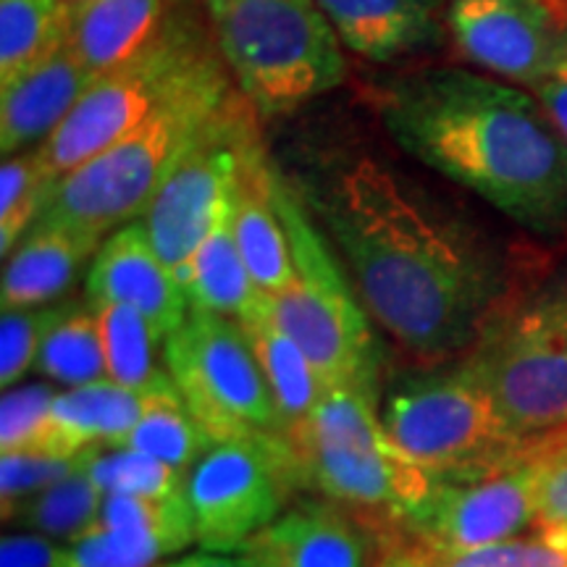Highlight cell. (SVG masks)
<instances>
[{
	"label": "cell",
	"mask_w": 567,
	"mask_h": 567,
	"mask_svg": "<svg viewBox=\"0 0 567 567\" xmlns=\"http://www.w3.org/2000/svg\"><path fill=\"white\" fill-rule=\"evenodd\" d=\"M310 205L371 321L425 365L463 358L517 284L484 229L373 155L331 172Z\"/></svg>",
	"instance_id": "cell-1"
},
{
	"label": "cell",
	"mask_w": 567,
	"mask_h": 567,
	"mask_svg": "<svg viewBox=\"0 0 567 567\" xmlns=\"http://www.w3.org/2000/svg\"><path fill=\"white\" fill-rule=\"evenodd\" d=\"M379 116L402 151L509 221L542 239L567 234V140L530 90L431 66L389 80Z\"/></svg>",
	"instance_id": "cell-2"
},
{
	"label": "cell",
	"mask_w": 567,
	"mask_h": 567,
	"mask_svg": "<svg viewBox=\"0 0 567 567\" xmlns=\"http://www.w3.org/2000/svg\"><path fill=\"white\" fill-rule=\"evenodd\" d=\"M234 90L237 84L221 55H210L137 130L63 176L38 224L69 226L105 239L140 221L189 142Z\"/></svg>",
	"instance_id": "cell-3"
},
{
	"label": "cell",
	"mask_w": 567,
	"mask_h": 567,
	"mask_svg": "<svg viewBox=\"0 0 567 567\" xmlns=\"http://www.w3.org/2000/svg\"><path fill=\"white\" fill-rule=\"evenodd\" d=\"M284 439L300 463L305 492L347 505L384 530H394L436 481L389 439L381 384L329 386Z\"/></svg>",
	"instance_id": "cell-4"
},
{
	"label": "cell",
	"mask_w": 567,
	"mask_h": 567,
	"mask_svg": "<svg viewBox=\"0 0 567 567\" xmlns=\"http://www.w3.org/2000/svg\"><path fill=\"white\" fill-rule=\"evenodd\" d=\"M460 360L515 439L567 429V264L517 281Z\"/></svg>",
	"instance_id": "cell-5"
},
{
	"label": "cell",
	"mask_w": 567,
	"mask_h": 567,
	"mask_svg": "<svg viewBox=\"0 0 567 567\" xmlns=\"http://www.w3.org/2000/svg\"><path fill=\"white\" fill-rule=\"evenodd\" d=\"M205 24L260 118L287 116L347 76L342 40L318 0H203Z\"/></svg>",
	"instance_id": "cell-6"
},
{
	"label": "cell",
	"mask_w": 567,
	"mask_h": 567,
	"mask_svg": "<svg viewBox=\"0 0 567 567\" xmlns=\"http://www.w3.org/2000/svg\"><path fill=\"white\" fill-rule=\"evenodd\" d=\"M381 423L413 463L442 481L528 463L526 442L509 434L460 358L396 375L381 396Z\"/></svg>",
	"instance_id": "cell-7"
},
{
	"label": "cell",
	"mask_w": 567,
	"mask_h": 567,
	"mask_svg": "<svg viewBox=\"0 0 567 567\" xmlns=\"http://www.w3.org/2000/svg\"><path fill=\"white\" fill-rule=\"evenodd\" d=\"M274 200L287 226L297 279L271 297L274 321L300 344L323 386L381 384V352L365 308L305 200L274 168Z\"/></svg>",
	"instance_id": "cell-8"
},
{
	"label": "cell",
	"mask_w": 567,
	"mask_h": 567,
	"mask_svg": "<svg viewBox=\"0 0 567 567\" xmlns=\"http://www.w3.org/2000/svg\"><path fill=\"white\" fill-rule=\"evenodd\" d=\"M216 53L208 24L176 9L151 45L90 84L66 122L40 145L42 158L63 179L137 130Z\"/></svg>",
	"instance_id": "cell-9"
},
{
	"label": "cell",
	"mask_w": 567,
	"mask_h": 567,
	"mask_svg": "<svg viewBox=\"0 0 567 567\" xmlns=\"http://www.w3.org/2000/svg\"><path fill=\"white\" fill-rule=\"evenodd\" d=\"M258 111L234 90L216 116L197 132L187 151L163 179L151 205L140 216L176 281H184L197 247L229 210L239 176L252 155L264 151Z\"/></svg>",
	"instance_id": "cell-10"
},
{
	"label": "cell",
	"mask_w": 567,
	"mask_h": 567,
	"mask_svg": "<svg viewBox=\"0 0 567 567\" xmlns=\"http://www.w3.org/2000/svg\"><path fill=\"white\" fill-rule=\"evenodd\" d=\"M163 360L184 405L213 444L284 436L274 394L239 321L189 310L163 342Z\"/></svg>",
	"instance_id": "cell-11"
},
{
	"label": "cell",
	"mask_w": 567,
	"mask_h": 567,
	"mask_svg": "<svg viewBox=\"0 0 567 567\" xmlns=\"http://www.w3.org/2000/svg\"><path fill=\"white\" fill-rule=\"evenodd\" d=\"M302 492L300 463L284 436L213 444L187 478L195 544L203 551L237 555Z\"/></svg>",
	"instance_id": "cell-12"
},
{
	"label": "cell",
	"mask_w": 567,
	"mask_h": 567,
	"mask_svg": "<svg viewBox=\"0 0 567 567\" xmlns=\"http://www.w3.org/2000/svg\"><path fill=\"white\" fill-rule=\"evenodd\" d=\"M536 530V463L478 478H436L431 492L396 520L394 534L431 557L473 551Z\"/></svg>",
	"instance_id": "cell-13"
},
{
	"label": "cell",
	"mask_w": 567,
	"mask_h": 567,
	"mask_svg": "<svg viewBox=\"0 0 567 567\" xmlns=\"http://www.w3.org/2000/svg\"><path fill=\"white\" fill-rule=\"evenodd\" d=\"M567 32L551 0H450L446 34L467 63L534 90L555 66Z\"/></svg>",
	"instance_id": "cell-14"
},
{
	"label": "cell",
	"mask_w": 567,
	"mask_h": 567,
	"mask_svg": "<svg viewBox=\"0 0 567 567\" xmlns=\"http://www.w3.org/2000/svg\"><path fill=\"white\" fill-rule=\"evenodd\" d=\"M389 547L384 528L326 496H297L237 555L252 567H375Z\"/></svg>",
	"instance_id": "cell-15"
},
{
	"label": "cell",
	"mask_w": 567,
	"mask_h": 567,
	"mask_svg": "<svg viewBox=\"0 0 567 567\" xmlns=\"http://www.w3.org/2000/svg\"><path fill=\"white\" fill-rule=\"evenodd\" d=\"M87 300L116 302L137 310L166 342L189 316L182 284L168 271L140 221L126 224L103 239L87 271Z\"/></svg>",
	"instance_id": "cell-16"
},
{
	"label": "cell",
	"mask_w": 567,
	"mask_h": 567,
	"mask_svg": "<svg viewBox=\"0 0 567 567\" xmlns=\"http://www.w3.org/2000/svg\"><path fill=\"white\" fill-rule=\"evenodd\" d=\"M344 48L373 63L442 48L450 0H318Z\"/></svg>",
	"instance_id": "cell-17"
},
{
	"label": "cell",
	"mask_w": 567,
	"mask_h": 567,
	"mask_svg": "<svg viewBox=\"0 0 567 567\" xmlns=\"http://www.w3.org/2000/svg\"><path fill=\"white\" fill-rule=\"evenodd\" d=\"M95 82L69 40L45 61L0 87V153L3 158L45 145Z\"/></svg>",
	"instance_id": "cell-18"
},
{
	"label": "cell",
	"mask_w": 567,
	"mask_h": 567,
	"mask_svg": "<svg viewBox=\"0 0 567 567\" xmlns=\"http://www.w3.org/2000/svg\"><path fill=\"white\" fill-rule=\"evenodd\" d=\"M101 245L103 237L95 234L59 224H34L6 258L0 308H38L63 300L84 268L92 266Z\"/></svg>",
	"instance_id": "cell-19"
},
{
	"label": "cell",
	"mask_w": 567,
	"mask_h": 567,
	"mask_svg": "<svg viewBox=\"0 0 567 567\" xmlns=\"http://www.w3.org/2000/svg\"><path fill=\"white\" fill-rule=\"evenodd\" d=\"M179 0H76L69 45L92 80H101L158 38Z\"/></svg>",
	"instance_id": "cell-20"
},
{
	"label": "cell",
	"mask_w": 567,
	"mask_h": 567,
	"mask_svg": "<svg viewBox=\"0 0 567 567\" xmlns=\"http://www.w3.org/2000/svg\"><path fill=\"white\" fill-rule=\"evenodd\" d=\"M234 237L252 281L268 297L281 295L297 279L287 226L274 200V166L266 151L252 155L234 189Z\"/></svg>",
	"instance_id": "cell-21"
},
{
	"label": "cell",
	"mask_w": 567,
	"mask_h": 567,
	"mask_svg": "<svg viewBox=\"0 0 567 567\" xmlns=\"http://www.w3.org/2000/svg\"><path fill=\"white\" fill-rule=\"evenodd\" d=\"M145 394L103 379L59 392L51 417L30 452L74 460L92 444H118L140 421Z\"/></svg>",
	"instance_id": "cell-22"
},
{
	"label": "cell",
	"mask_w": 567,
	"mask_h": 567,
	"mask_svg": "<svg viewBox=\"0 0 567 567\" xmlns=\"http://www.w3.org/2000/svg\"><path fill=\"white\" fill-rule=\"evenodd\" d=\"M231 208L218 218L205 243L197 247L189 271L184 276L182 289L187 295L189 310H205L218 313L234 321H243L252 310L268 300L252 281L243 252H239L237 237H234Z\"/></svg>",
	"instance_id": "cell-23"
},
{
	"label": "cell",
	"mask_w": 567,
	"mask_h": 567,
	"mask_svg": "<svg viewBox=\"0 0 567 567\" xmlns=\"http://www.w3.org/2000/svg\"><path fill=\"white\" fill-rule=\"evenodd\" d=\"M239 326H243L260 371L266 375V384L271 389L276 410L281 415L284 436H287L313 413L326 392L323 381L318 379L316 368L305 358L300 344L274 321L271 297L250 316H245Z\"/></svg>",
	"instance_id": "cell-24"
},
{
	"label": "cell",
	"mask_w": 567,
	"mask_h": 567,
	"mask_svg": "<svg viewBox=\"0 0 567 567\" xmlns=\"http://www.w3.org/2000/svg\"><path fill=\"white\" fill-rule=\"evenodd\" d=\"M118 444L145 452V455L174 465L182 473L193 471L197 460L213 446L200 423L184 405L172 375L161 381L158 386H153L151 392H145V408H142L140 421L132 425L130 434Z\"/></svg>",
	"instance_id": "cell-25"
},
{
	"label": "cell",
	"mask_w": 567,
	"mask_h": 567,
	"mask_svg": "<svg viewBox=\"0 0 567 567\" xmlns=\"http://www.w3.org/2000/svg\"><path fill=\"white\" fill-rule=\"evenodd\" d=\"M71 0H0V87L69 40Z\"/></svg>",
	"instance_id": "cell-26"
},
{
	"label": "cell",
	"mask_w": 567,
	"mask_h": 567,
	"mask_svg": "<svg viewBox=\"0 0 567 567\" xmlns=\"http://www.w3.org/2000/svg\"><path fill=\"white\" fill-rule=\"evenodd\" d=\"M92 308L101 318L105 379L142 394L168 379L163 339L145 316L116 302L92 305Z\"/></svg>",
	"instance_id": "cell-27"
},
{
	"label": "cell",
	"mask_w": 567,
	"mask_h": 567,
	"mask_svg": "<svg viewBox=\"0 0 567 567\" xmlns=\"http://www.w3.org/2000/svg\"><path fill=\"white\" fill-rule=\"evenodd\" d=\"M103 505L105 494L84 476L76 463L74 473L32 496L3 523L11 526V530L51 538V542L69 547L71 542L90 534L101 523Z\"/></svg>",
	"instance_id": "cell-28"
},
{
	"label": "cell",
	"mask_w": 567,
	"mask_h": 567,
	"mask_svg": "<svg viewBox=\"0 0 567 567\" xmlns=\"http://www.w3.org/2000/svg\"><path fill=\"white\" fill-rule=\"evenodd\" d=\"M34 373L66 389L105 379L101 318L87 297L76 302L74 310L48 334L34 363Z\"/></svg>",
	"instance_id": "cell-29"
},
{
	"label": "cell",
	"mask_w": 567,
	"mask_h": 567,
	"mask_svg": "<svg viewBox=\"0 0 567 567\" xmlns=\"http://www.w3.org/2000/svg\"><path fill=\"white\" fill-rule=\"evenodd\" d=\"M97 526L145 538L163 549L166 557L179 555L195 544V517L187 488L163 496L109 494Z\"/></svg>",
	"instance_id": "cell-30"
},
{
	"label": "cell",
	"mask_w": 567,
	"mask_h": 567,
	"mask_svg": "<svg viewBox=\"0 0 567 567\" xmlns=\"http://www.w3.org/2000/svg\"><path fill=\"white\" fill-rule=\"evenodd\" d=\"M61 176L48 166L40 147L3 158L0 166V255L9 258L53 200Z\"/></svg>",
	"instance_id": "cell-31"
},
{
	"label": "cell",
	"mask_w": 567,
	"mask_h": 567,
	"mask_svg": "<svg viewBox=\"0 0 567 567\" xmlns=\"http://www.w3.org/2000/svg\"><path fill=\"white\" fill-rule=\"evenodd\" d=\"M82 473L101 492L124 496H163L187 488L189 473L161 463L145 452L122 444H92L76 455Z\"/></svg>",
	"instance_id": "cell-32"
},
{
	"label": "cell",
	"mask_w": 567,
	"mask_h": 567,
	"mask_svg": "<svg viewBox=\"0 0 567 567\" xmlns=\"http://www.w3.org/2000/svg\"><path fill=\"white\" fill-rule=\"evenodd\" d=\"M76 297H63L59 302L38 308H13L0 316V386L21 384L27 373L34 371L38 354L51 331L66 318Z\"/></svg>",
	"instance_id": "cell-33"
},
{
	"label": "cell",
	"mask_w": 567,
	"mask_h": 567,
	"mask_svg": "<svg viewBox=\"0 0 567 567\" xmlns=\"http://www.w3.org/2000/svg\"><path fill=\"white\" fill-rule=\"evenodd\" d=\"M59 389L53 384H17L0 400V455L30 452L38 442Z\"/></svg>",
	"instance_id": "cell-34"
},
{
	"label": "cell",
	"mask_w": 567,
	"mask_h": 567,
	"mask_svg": "<svg viewBox=\"0 0 567 567\" xmlns=\"http://www.w3.org/2000/svg\"><path fill=\"white\" fill-rule=\"evenodd\" d=\"M76 471L74 460H59L34 455V452H17V455H0V509H3V520L17 513V509L59 484L69 473Z\"/></svg>",
	"instance_id": "cell-35"
},
{
	"label": "cell",
	"mask_w": 567,
	"mask_h": 567,
	"mask_svg": "<svg viewBox=\"0 0 567 567\" xmlns=\"http://www.w3.org/2000/svg\"><path fill=\"white\" fill-rule=\"evenodd\" d=\"M69 555L74 567H158L166 563V555L155 544L103 526L71 542Z\"/></svg>",
	"instance_id": "cell-36"
},
{
	"label": "cell",
	"mask_w": 567,
	"mask_h": 567,
	"mask_svg": "<svg viewBox=\"0 0 567 567\" xmlns=\"http://www.w3.org/2000/svg\"><path fill=\"white\" fill-rule=\"evenodd\" d=\"M431 563L434 567H567V557L536 530L473 551L431 557Z\"/></svg>",
	"instance_id": "cell-37"
},
{
	"label": "cell",
	"mask_w": 567,
	"mask_h": 567,
	"mask_svg": "<svg viewBox=\"0 0 567 567\" xmlns=\"http://www.w3.org/2000/svg\"><path fill=\"white\" fill-rule=\"evenodd\" d=\"M526 455L536 463V530L567 526V450L528 439Z\"/></svg>",
	"instance_id": "cell-38"
},
{
	"label": "cell",
	"mask_w": 567,
	"mask_h": 567,
	"mask_svg": "<svg viewBox=\"0 0 567 567\" xmlns=\"http://www.w3.org/2000/svg\"><path fill=\"white\" fill-rule=\"evenodd\" d=\"M0 567H74V559L63 544L11 530L0 542Z\"/></svg>",
	"instance_id": "cell-39"
},
{
	"label": "cell",
	"mask_w": 567,
	"mask_h": 567,
	"mask_svg": "<svg viewBox=\"0 0 567 567\" xmlns=\"http://www.w3.org/2000/svg\"><path fill=\"white\" fill-rule=\"evenodd\" d=\"M530 92L538 97V103L549 113V118L555 122L559 134L567 140V32L563 48L557 53L555 66H551L549 74Z\"/></svg>",
	"instance_id": "cell-40"
},
{
	"label": "cell",
	"mask_w": 567,
	"mask_h": 567,
	"mask_svg": "<svg viewBox=\"0 0 567 567\" xmlns=\"http://www.w3.org/2000/svg\"><path fill=\"white\" fill-rule=\"evenodd\" d=\"M375 567H434V563H431L429 551L405 542L400 534H394L389 538V547Z\"/></svg>",
	"instance_id": "cell-41"
},
{
	"label": "cell",
	"mask_w": 567,
	"mask_h": 567,
	"mask_svg": "<svg viewBox=\"0 0 567 567\" xmlns=\"http://www.w3.org/2000/svg\"><path fill=\"white\" fill-rule=\"evenodd\" d=\"M158 567H252L243 555H216V551H195L176 559H166Z\"/></svg>",
	"instance_id": "cell-42"
},
{
	"label": "cell",
	"mask_w": 567,
	"mask_h": 567,
	"mask_svg": "<svg viewBox=\"0 0 567 567\" xmlns=\"http://www.w3.org/2000/svg\"><path fill=\"white\" fill-rule=\"evenodd\" d=\"M544 538L551 544V547L563 551V555L567 557V526H559V528H544L542 530Z\"/></svg>",
	"instance_id": "cell-43"
},
{
	"label": "cell",
	"mask_w": 567,
	"mask_h": 567,
	"mask_svg": "<svg viewBox=\"0 0 567 567\" xmlns=\"http://www.w3.org/2000/svg\"><path fill=\"white\" fill-rule=\"evenodd\" d=\"M536 442L542 446H551V450H567V429L555 431V434H549V436L536 439Z\"/></svg>",
	"instance_id": "cell-44"
},
{
	"label": "cell",
	"mask_w": 567,
	"mask_h": 567,
	"mask_svg": "<svg viewBox=\"0 0 567 567\" xmlns=\"http://www.w3.org/2000/svg\"><path fill=\"white\" fill-rule=\"evenodd\" d=\"M71 3H76V0H71Z\"/></svg>",
	"instance_id": "cell-45"
}]
</instances>
